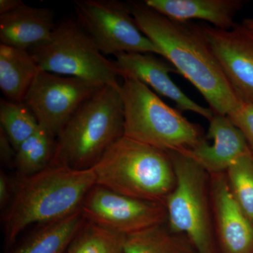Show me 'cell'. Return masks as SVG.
Listing matches in <instances>:
<instances>
[{
	"label": "cell",
	"instance_id": "cell-1",
	"mask_svg": "<svg viewBox=\"0 0 253 253\" xmlns=\"http://www.w3.org/2000/svg\"><path fill=\"white\" fill-rule=\"evenodd\" d=\"M138 27L176 72L199 91L216 114L231 118L243 102L221 69L203 26L171 19L145 1L127 2Z\"/></svg>",
	"mask_w": 253,
	"mask_h": 253
},
{
	"label": "cell",
	"instance_id": "cell-2",
	"mask_svg": "<svg viewBox=\"0 0 253 253\" xmlns=\"http://www.w3.org/2000/svg\"><path fill=\"white\" fill-rule=\"evenodd\" d=\"M96 185L93 168L84 170L49 166L41 172L14 179V194L3 216L6 244L34 224L43 225L81 211Z\"/></svg>",
	"mask_w": 253,
	"mask_h": 253
},
{
	"label": "cell",
	"instance_id": "cell-3",
	"mask_svg": "<svg viewBox=\"0 0 253 253\" xmlns=\"http://www.w3.org/2000/svg\"><path fill=\"white\" fill-rule=\"evenodd\" d=\"M121 86L105 85L81 105L56 137L49 166L91 169L124 136Z\"/></svg>",
	"mask_w": 253,
	"mask_h": 253
},
{
	"label": "cell",
	"instance_id": "cell-4",
	"mask_svg": "<svg viewBox=\"0 0 253 253\" xmlns=\"http://www.w3.org/2000/svg\"><path fill=\"white\" fill-rule=\"evenodd\" d=\"M92 168L96 185L142 201L164 205L176 184L168 151L125 136Z\"/></svg>",
	"mask_w": 253,
	"mask_h": 253
},
{
	"label": "cell",
	"instance_id": "cell-5",
	"mask_svg": "<svg viewBox=\"0 0 253 253\" xmlns=\"http://www.w3.org/2000/svg\"><path fill=\"white\" fill-rule=\"evenodd\" d=\"M121 94L126 137L166 151L191 149L204 139L199 126L141 82L123 78Z\"/></svg>",
	"mask_w": 253,
	"mask_h": 253
},
{
	"label": "cell",
	"instance_id": "cell-6",
	"mask_svg": "<svg viewBox=\"0 0 253 253\" xmlns=\"http://www.w3.org/2000/svg\"><path fill=\"white\" fill-rule=\"evenodd\" d=\"M176 184L165 201L167 224L189 239L197 253H216L210 174L185 151H168Z\"/></svg>",
	"mask_w": 253,
	"mask_h": 253
},
{
	"label": "cell",
	"instance_id": "cell-7",
	"mask_svg": "<svg viewBox=\"0 0 253 253\" xmlns=\"http://www.w3.org/2000/svg\"><path fill=\"white\" fill-rule=\"evenodd\" d=\"M29 51L41 71L121 86L114 62L105 57L78 21L63 20L49 41Z\"/></svg>",
	"mask_w": 253,
	"mask_h": 253
},
{
	"label": "cell",
	"instance_id": "cell-8",
	"mask_svg": "<svg viewBox=\"0 0 253 253\" xmlns=\"http://www.w3.org/2000/svg\"><path fill=\"white\" fill-rule=\"evenodd\" d=\"M78 22L104 55L161 51L138 27L128 3L118 0H76Z\"/></svg>",
	"mask_w": 253,
	"mask_h": 253
},
{
	"label": "cell",
	"instance_id": "cell-9",
	"mask_svg": "<svg viewBox=\"0 0 253 253\" xmlns=\"http://www.w3.org/2000/svg\"><path fill=\"white\" fill-rule=\"evenodd\" d=\"M104 86L41 70L23 103L40 126L56 138L81 105Z\"/></svg>",
	"mask_w": 253,
	"mask_h": 253
},
{
	"label": "cell",
	"instance_id": "cell-10",
	"mask_svg": "<svg viewBox=\"0 0 253 253\" xmlns=\"http://www.w3.org/2000/svg\"><path fill=\"white\" fill-rule=\"evenodd\" d=\"M81 211L86 221L126 236L167 221L163 204L133 199L96 184Z\"/></svg>",
	"mask_w": 253,
	"mask_h": 253
},
{
	"label": "cell",
	"instance_id": "cell-11",
	"mask_svg": "<svg viewBox=\"0 0 253 253\" xmlns=\"http://www.w3.org/2000/svg\"><path fill=\"white\" fill-rule=\"evenodd\" d=\"M223 72L244 103L253 104V32L242 23L229 30L202 26Z\"/></svg>",
	"mask_w": 253,
	"mask_h": 253
},
{
	"label": "cell",
	"instance_id": "cell-12",
	"mask_svg": "<svg viewBox=\"0 0 253 253\" xmlns=\"http://www.w3.org/2000/svg\"><path fill=\"white\" fill-rule=\"evenodd\" d=\"M115 66L119 76L141 82L160 95L172 100L178 109L197 113L211 121L214 112L211 108L200 106L181 91L171 79L169 73L176 72L170 63L150 53H121L115 56Z\"/></svg>",
	"mask_w": 253,
	"mask_h": 253
},
{
	"label": "cell",
	"instance_id": "cell-13",
	"mask_svg": "<svg viewBox=\"0 0 253 253\" xmlns=\"http://www.w3.org/2000/svg\"><path fill=\"white\" fill-rule=\"evenodd\" d=\"M215 235L222 253H253V224L231 192L225 172L210 174Z\"/></svg>",
	"mask_w": 253,
	"mask_h": 253
},
{
	"label": "cell",
	"instance_id": "cell-14",
	"mask_svg": "<svg viewBox=\"0 0 253 253\" xmlns=\"http://www.w3.org/2000/svg\"><path fill=\"white\" fill-rule=\"evenodd\" d=\"M210 122L208 138L191 149L184 150L209 174L226 172L235 161L251 151L241 131L230 118L216 114Z\"/></svg>",
	"mask_w": 253,
	"mask_h": 253
},
{
	"label": "cell",
	"instance_id": "cell-15",
	"mask_svg": "<svg viewBox=\"0 0 253 253\" xmlns=\"http://www.w3.org/2000/svg\"><path fill=\"white\" fill-rule=\"evenodd\" d=\"M56 26L52 10L25 4L0 15V44L29 51L49 41Z\"/></svg>",
	"mask_w": 253,
	"mask_h": 253
},
{
	"label": "cell",
	"instance_id": "cell-16",
	"mask_svg": "<svg viewBox=\"0 0 253 253\" xmlns=\"http://www.w3.org/2000/svg\"><path fill=\"white\" fill-rule=\"evenodd\" d=\"M146 4L166 17L179 21L202 20L212 27L229 30L242 9L241 0H146Z\"/></svg>",
	"mask_w": 253,
	"mask_h": 253
},
{
	"label": "cell",
	"instance_id": "cell-17",
	"mask_svg": "<svg viewBox=\"0 0 253 253\" xmlns=\"http://www.w3.org/2000/svg\"><path fill=\"white\" fill-rule=\"evenodd\" d=\"M40 71L29 51L0 44V89L7 100L23 102Z\"/></svg>",
	"mask_w": 253,
	"mask_h": 253
},
{
	"label": "cell",
	"instance_id": "cell-18",
	"mask_svg": "<svg viewBox=\"0 0 253 253\" xmlns=\"http://www.w3.org/2000/svg\"><path fill=\"white\" fill-rule=\"evenodd\" d=\"M86 219L81 211L44 224L9 253H66Z\"/></svg>",
	"mask_w": 253,
	"mask_h": 253
},
{
	"label": "cell",
	"instance_id": "cell-19",
	"mask_svg": "<svg viewBox=\"0 0 253 253\" xmlns=\"http://www.w3.org/2000/svg\"><path fill=\"white\" fill-rule=\"evenodd\" d=\"M124 253H197L189 239L167 221L126 236Z\"/></svg>",
	"mask_w": 253,
	"mask_h": 253
},
{
	"label": "cell",
	"instance_id": "cell-20",
	"mask_svg": "<svg viewBox=\"0 0 253 253\" xmlns=\"http://www.w3.org/2000/svg\"><path fill=\"white\" fill-rule=\"evenodd\" d=\"M56 138L40 126L35 134L16 151L14 166L18 176L33 175L49 166L54 154Z\"/></svg>",
	"mask_w": 253,
	"mask_h": 253
},
{
	"label": "cell",
	"instance_id": "cell-21",
	"mask_svg": "<svg viewBox=\"0 0 253 253\" xmlns=\"http://www.w3.org/2000/svg\"><path fill=\"white\" fill-rule=\"evenodd\" d=\"M126 236L86 221L66 253H124Z\"/></svg>",
	"mask_w": 253,
	"mask_h": 253
},
{
	"label": "cell",
	"instance_id": "cell-22",
	"mask_svg": "<svg viewBox=\"0 0 253 253\" xmlns=\"http://www.w3.org/2000/svg\"><path fill=\"white\" fill-rule=\"evenodd\" d=\"M0 127L9 138L15 151L39 129L38 120L24 103L0 100Z\"/></svg>",
	"mask_w": 253,
	"mask_h": 253
},
{
	"label": "cell",
	"instance_id": "cell-23",
	"mask_svg": "<svg viewBox=\"0 0 253 253\" xmlns=\"http://www.w3.org/2000/svg\"><path fill=\"white\" fill-rule=\"evenodd\" d=\"M231 192L243 212L253 224V153H247L225 172Z\"/></svg>",
	"mask_w": 253,
	"mask_h": 253
},
{
	"label": "cell",
	"instance_id": "cell-24",
	"mask_svg": "<svg viewBox=\"0 0 253 253\" xmlns=\"http://www.w3.org/2000/svg\"><path fill=\"white\" fill-rule=\"evenodd\" d=\"M229 118L241 131L253 153V104L244 103L239 111Z\"/></svg>",
	"mask_w": 253,
	"mask_h": 253
},
{
	"label": "cell",
	"instance_id": "cell-25",
	"mask_svg": "<svg viewBox=\"0 0 253 253\" xmlns=\"http://www.w3.org/2000/svg\"><path fill=\"white\" fill-rule=\"evenodd\" d=\"M14 194V179H10L6 173L0 172V207L7 208Z\"/></svg>",
	"mask_w": 253,
	"mask_h": 253
},
{
	"label": "cell",
	"instance_id": "cell-26",
	"mask_svg": "<svg viewBox=\"0 0 253 253\" xmlns=\"http://www.w3.org/2000/svg\"><path fill=\"white\" fill-rule=\"evenodd\" d=\"M16 151L4 130L0 127V160L4 166L14 165Z\"/></svg>",
	"mask_w": 253,
	"mask_h": 253
},
{
	"label": "cell",
	"instance_id": "cell-27",
	"mask_svg": "<svg viewBox=\"0 0 253 253\" xmlns=\"http://www.w3.org/2000/svg\"><path fill=\"white\" fill-rule=\"evenodd\" d=\"M24 4L21 0H0V15L12 12Z\"/></svg>",
	"mask_w": 253,
	"mask_h": 253
},
{
	"label": "cell",
	"instance_id": "cell-28",
	"mask_svg": "<svg viewBox=\"0 0 253 253\" xmlns=\"http://www.w3.org/2000/svg\"><path fill=\"white\" fill-rule=\"evenodd\" d=\"M241 23L246 28H249L250 31L253 32V17L244 18Z\"/></svg>",
	"mask_w": 253,
	"mask_h": 253
}]
</instances>
